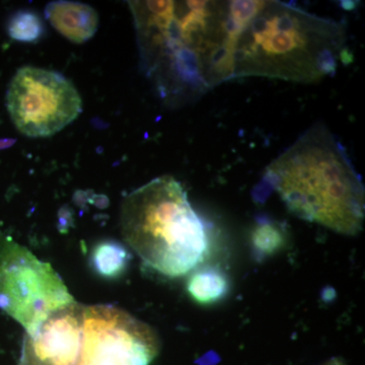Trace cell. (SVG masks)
Instances as JSON below:
<instances>
[{"label":"cell","instance_id":"cell-1","mask_svg":"<svg viewBox=\"0 0 365 365\" xmlns=\"http://www.w3.org/2000/svg\"><path fill=\"white\" fill-rule=\"evenodd\" d=\"M146 68L165 96L199 98L232 79L230 1L133 2Z\"/></svg>","mask_w":365,"mask_h":365},{"label":"cell","instance_id":"cell-2","mask_svg":"<svg viewBox=\"0 0 365 365\" xmlns=\"http://www.w3.org/2000/svg\"><path fill=\"white\" fill-rule=\"evenodd\" d=\"M232 78L311 83L343 61L344 26L282 1H232Z\"/></svg>","mask_w":365,"mask_h":365},{"label":"cell","instance_id":"cell-3","mask_svg":"<svg viewBox=\"0 0 365 365\" xmlns=\"http://www.w3.org/2000/svg\"><path fill=\"white\" fill-rule=\"evenodd\" d=\"M264 188L288 210L333 232L354 235L364 220V187L344 146L324 125L304 132L268 165Z\"/></svg>","mask_w":365,"mask_h":365},{"label":"cell","instance_id":"cell-4","mask_svg":"<svg viewBox=\"0 0 365 365\" xmlns=\"http://www.w3.org/2000/svg\"><path fill=\"white\" fill-rule=\"evenodd\" d=\"M122 234L148 267L169 277L190 272L205 258L208 235L176 179H153L124 199Z\"/></svg>","mask_w":365,"mask_h":365},{"label":"cell","instance_id":"cell-5","mask_svg":"<svg viewBox=\"0 0 365 365\" xmlns=\"http://www.w3.org/2000/svg\"><path fill=\"white\" fill-rule=\"evenodd\" d=\"M76 302L49 263L0 232V309L31 335L55 312Z\"/></svg>","mask_w":365,"mask_h":365},{"label":"cell","instance_id":"cell-6","mask_svg":"<svg viewBox=\"0 0 365 365\" xmlns=\"http://www.w3.org/2000/svg\"><path fill=\"white\" fill-rule=\"evenodd\" d=\"M6 107L21 134L42 138L58 133L78 119L83 100L73 83L59 72L25 66L11 78Z\"/></svg>","mask_w":365,"mask_h":365},{"label":"cell","instance_id":"cell-7","mask_svg":"<svg viewBox=\"0 0 365 365\" xmlns=\"http://www.w3.org/2000/svg\"><path fill=\"white\" fill-rule=\"evenodd\" d=\"M158 349L155 331L126 312L111 306L83 307L76 365H150Z\"/></svg>","mask_w":365,"mask_h":365},{"label":"cell","instance_id":"cell-8","mask_svg":"<svg viewBox=\"0 0 365 365\" xmlns=\"http://www.w3.org/2000/svg\"><path fill=\"white\" fill-rule=\"evenodd\" d=\"M83 306L73 302L26 334L19 365H76L83 339Z\"/></svg>","mask_w":365,"mask_h":365},{"label":"cell","instance_id":"cell-9","mask_svg":"<svg viewBox=\"0 0 365 365\" xmlns=\"http://www.w3.org/2000/svg\"><path fill=\"white\" fill-rule=\"evenodd\" d=\"M45 16L57 32L76 44L91 39L98 28L97 11L81 2H50L46 6Z\"/></svg>","mask_w":365,"mask_h":365},{"label":"cell","instance_id":"cell-10","mask_svg":"<svg viewBox=\"0 0 365 365\" xmlns=\"http://www.w3.org/2000/svg\"><path fill=\"white\" fill-rule=\"evenodd\" d=\"M131 255L123 245L115 241L98 242L91 255V267L107 279H115L125 272Z\"/></svg>","mask_w":365,"mask_h":365},{"label":"cell","instance_id":"cell-11","mask_svg":"<svg viewBox=\"0 0 365 365\" xmlns=\"http://www.w3.org/2000/svg\"><path fill=\"white\" fill-rule=\"evenodd\" d=\"M187 288L190 295L197 302L211 304L222 299L227 292V280L215 269H202L190 277Z\"/></svg>","mask_w":365,"mask_h":365},{"label":"cell","instance_id":"cell-12","mask_svg":"<svg viewBox=\"0 0 365 365\" xmlns=\"http://www.w3.org/2000/svg\"><path fill=\"white\" fill-rule=\"evenodd\" d=\"M7 33L18 42L36 43L44 36V21L35 11L23 9L11 16L7 23Z\"/></svg>","mask_w":365,"mask_h":365},{"label":"cell","instance_id":"cell-13","mask_svg":"<svg viewBox=\"0 0 365 365\" xmlns=\"http://www.w3.org/2000/svg\"><path fill=\"white\" fill-rule=\"evenodd\" d=\"M287 240L285 228L274 220H258L252 232L254 248L263 255L272 254L279 250Z\"/></svg>","mask_w":365,"mask_h":365}]
</instances>
